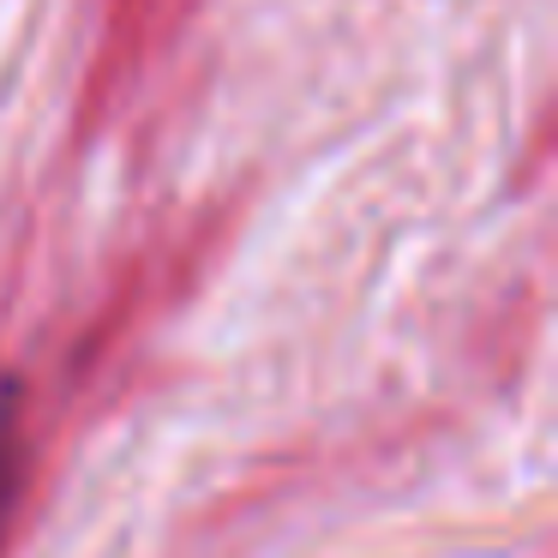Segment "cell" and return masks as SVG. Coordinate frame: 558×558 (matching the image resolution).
<instances>
[{"label": "cell", "instance_id": "1", "mask_svg": "<svg viewBox=\"0 0 558 558\" xmlns=\"http://www.w3.org/2000/svg\"><path fill=\"white\" fill-rule=\"evenodd\" d=\"M19 457H25V438H19V397H13V385H7L0 390V534H7V517H13Z\"/></svg>", "mask_w": 558, "mask_h": 558}]
</instances>
